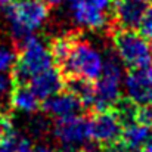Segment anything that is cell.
<instances>
[{"mask_svg": "<svg viewBox=\"0 0 152 152\" xmlns=\"http://www.w3.org/2000/svg\"><path fill=\"white\" fill-rule=\"evenodd\" d=\"M77 25L93 31L112 25L114 0H68Z\"/></svg>", "mask_w": 152, "mask_h": 152, "instance_id": "8992f818", "label": "cell"}, {"mask_svg": "<svg viewBox=\"0 0 152 152\" xmlns=\"http://www.w3.org/2000/svg\"><path fill=\"white\" fill-rule=\"evenodd\" d=\"M142 152H152V130L146 139V142H145V145H143V148H142Z\"/></svg>", "mask_w": 152, "mask_h": 152, "instance_id": "cb8c5ba5", "label": "cell"}, {"mask_svg": "<svg viewBox=\"0 0 152 152\" xmlns=\"http://www.w3.org/2000/svg\"><path fill=\"white\" fill-rule=\"evenodd\" d=\"M83 109H86L83 102L68 89L58 92L43 102V111L56 120L80 115Z\"/></svg>", "mask_w": 152, "mask_h": 152, "instance_id": "8fae6325", "label": "cell"}, {"mask_svg": "<svg viewBox=\"0 0 152 152\" xmlns=\"http://www.w3.org/2000/svg\"><path fill=\"white\" fill-rule=\"evenodd\" d=\"M123 127L118 114L112 108L95 111L90 118V139L102 149L121 139Z\"/></svg>", "mask_w": 152, "mask_h": 152, "instance_id": "52a82bcc", "label": "cell"}, {"mask_svg": "<svg viewBox=\"0 0 152 152\" xmlns=\"http://www.w3.org/2000/svg\"><path fill=\"white\" fill-rule=\"evenodd\" d=\"M33 152H55L53 149H50L49 146H37V148H34Z\"/></svg>", "mask_w": 152, "mask_h": 152, "instance_id": "d4e9b609", "label": "cell"}, {"mask_svg": "<svg viewBox=\"0 0 152 152\" xmlns=\"http://www.w3.org/2000/svg\"><path fill=\"white\" fill-rule=\"evenodd\" d=\"M139 28H140V34L143 37H146L148 40H152V4L148 6V9L139 24Z\"/></svg>", "mask_w": 152, "mask_h": 152, "instance_id": "d6986e66", "label": "cell"}, {"mask_svg": "<svg viewBox=\"0 0 152 152\" xmlns=\"http://www.w3.org/2000/svg\"><path fill=\"white\" fill-rule=\"evenodd\" d=\"M27 84L30 86V89L36 93V96L40 101H45L53 95H56L58 92L64 90L65 77L58 66H50L42 71L40 74L34 75Z\"/></svg>", "mask_w": 152, "mask_h": 152, "instance_id": "7c38bea8", "label": "cell"}, {"mask_svg": "<svg viewBox=\"0 0 152 152\" xmlns=\"http://www.w3.org/2000/svg\"><path fill=\"white\" fill-rule=\"evenodd\" d=\"M48 132V121L46 118H34L31 123V134L34 136H43Z\"/></svg>", "mask_w": 152, "mask_h": 152, "instance_id": "7402d4cb", "label": "cell"}, {"mask_svg": "<svg viewBox=\"0 0 152 152\" xmlns=\"http://www.w3.org/2000/svg\"><path fill=\"white\" fill-rule=\"evenodd\" d=\"M43 1H46L49 6H56V4L62 3V0H43Z\"/></svg>", "mask_w": 152, "mask_h": 152, "instance_id": "4316f807", "label": "cell"}, {"mask_svg": "<svg viewBox=\"0 0 152 152\" xmlns=\"http://www.w3.org/2000/svg\"><path fill=\"white\" fill-rule=\"evenodd\" d=\"M18 52L9 46H0V72H12Z\"/></svg>", "mask_w": 152, "mask_h": 152, "instance_id": "ac0fdd59", "label": "cell"}, {"mask_svg": "<svg viewBox=\"0 0 152 152\" xmlns=\"http://www.w3.org/2000/svg\"><path fill=\"white\" fill-rule=\"evenodd\" d=\"M9 105L21 112L25 114H34L40 108V99L36 96V93L30 89L25 83H15L10 95H9Z\"/></svg>", "mask_w": 152, "mask_h": 152, "instance_id": "4fadbf2b", "label": "cell"}, {"mask_svg": "<svg viewBox=\"0 0 152 152\" xmlns=\"http://www.w3.org/2000/svg\"><path fill=\"white\" fill-rule=\"evenodd\" d=\"M101 152H140V151H137V149H134V148L129 146L127 143H124V142L120 139V140L114 142L112 145L102 148Z\"/></svg>", "mask_w": 152, "mask_h": 152, "instance_id": "44dd1931", "label": "cell"}, {"mask_svg": "<svg viewBox=\"0 0 152 152\" xmlns=\"http://www.w3.org/2000/svg\"><path fill=\"white\" fill-rule=\"evenodd\" d=\"M16 48L18 56L12 69V77L15 83L27 84L34 75L53 66V58L49 46H46L40 39L34 37L33 34Z\"/></svg>", "mask_w": 152, "mask_h": 152, "instance_id": "7a4b0ae2", "label": "cell"}, {"mask_svg": "<svg viewBox=\"0 0 152 152\" xmlns=\"http://www.w3.org/2000/svg\"><path fill=\"white\" fill-rule=\"evenodd\" d=\"M15 1H18V0H0V4L7 6V4H12V3H15Z\"/></svg>", "mask_w": 152, "mask_h": 152, "instance_id": "83f0119b", "label": "cell"}, {"mask_svg": "<svg viewBox=\"0 0 152 152\" xmlns=\"http://www.w3.org/2000/svg\"><path fill=\"white\" fill-rule=\"evenodd\" d=\"M103 58L96 50L92 43L81 39L78 34L75 42L68 53L66 59L61 66H58L65 80L66 78H83L89 81H95L102 72Z\"/></svg>", "mask_w": 152, "mask_h": 152, "instance_id": "3957f363", "label": "cell"}, {"mask_svg": "<svg viewBox=\"0 0 152 152\" xmlns=\"http://www.w3.org/2000/svg\"><path fill=\"white\" fill-rule=\"evenodd\" d=\"M12 130V120L9 114H0V139Z\"/></svg>", "mask_w": 152, "mask_h": 152, "instance_id": "603a6c76", "label": "cell"}, {"mask_svg": "<svg viewBox=\"0 0 152 152\" xmlns=\"http://www.w3.org/2000/svg\"><path fill=\"white\" fill-rule=\"evenodd\" d=\"M64 152H90L87 149H80V148H69V149H64Z\"/></svg>", "mask_w": 152, "mask_h": 152, "instance_id": "484cf974", "label": "cell"}, {"mask_svg": "<svg viewBox=\"0 0 152 152\" xmlns=\"http://www.w3.org/2000/svg\"><path fill=\"white\" fill-rule=\"evenodd\" d=\"M0 152H33V146L25 136L10 130L0 139Z\"/></svg>", "mask_w": 152, "mask_h": 152, "instance_id": "e0dca14e", "label": "cell"}, {"mask_svg": "<svg viewBox=\"0 0 152 152\" xmlns=\"http://www.w3.org/2000/svg\"><path fill=\"white\" fill-rule=\"evenodd\" d=\"M126 98L137 106L152 105V68L139 66L130 68L124 77Z\"/></svg>", "mask_w": 152, "mask_h": 152, "instance_id": "9c48e42d", "label": "cell"}, {"mask_svg": "<svg viewBox=\"0 0 152 152\" xmlns=\"http://www.w3.org/2000/svg\"><path fill=\"white\" fill-rule=\"evenodd\" d=\"M15 86V80L12 74L9 75L7 72H0V98H7Z\"/></svg>", "mask_w": 152, "mask_h": 152, "instance_id": "ffe728a7", "label": "cell"}, {"mask_svg": "<svg viewBox=\"0 0 152 152\" xmlns=\"http://www.w3.org/2000/svg\"><path fill=\"white\" fill-rule=\"evenodd\" d=\"M115 53L129 68H139L151 65V46L148 39L134 30L118 28L111 33Z\"/></svg>", "mask_w": 152, "mask_h": 152, "instance_id": "5b68a950", "label": "cell"}, {"mask_svg": "<svg viewBox=\"0 0 152 152\" xmlns=\"http://www.w3.org/2000/svg\"><path fill=\"white\" fill-rule=\"evenodd\" d=\"M65 86L69 92H72L80 101L83 102L84 108L93 109L95 105V83L83 78H66Z\"/></svg>", "mask_w": 152, "mask_h": 152, "instance_id": "9a60e30c", "label": "cell"}, {"mask_svg": "<svg viewBox=\"0 0 152 152\" xmlns=\"http://www.w3.org/2000/svg\"><path fill=\"white\" fill-rule=\"evenodd\" d=\"M53 134L64 149L77 148L90 139V118L83 115L59 118L53 126Z\"/></svg>", "mask_w": 152, "mask_h": 152, "instance_id": "ba28073f", "label": "cell"}, {"mask_svg": "<svg viewBox=\"0 0 152 152\" xmlns=\"http://www.w3.org/2000/svg\"><path fill=\"white\" fill-rule=\"evenodd\" d=\"M148 6V0H114L112 24L118 28L134 30L139 27Z\"/></svg>", "mask_w": 152, "mask_h": 152, "instance_id": "30bf717a", "label": "cell"}, {"mask_svg": "<svg viewBox=\"0 0 152 152\" xmlns=\"http://www.w3.org/2000/svg\"><path fill=\"white\" fill-rule=\"evenodd\" d=\"M4 16L10 25L15 46H18L46 22L49 4L43 0H18L6 6Z\"/></svg>", "mask_w": 152, "mask_h": 152, "instance_id": "6da1fadb", "label": "cell"}, {"mask_svg": "<svg viewBox=\"0 0 152 152\" xmlns=\"http://www.w3.org/2000/svg\"><path fill=\"white\" fill-rule=\"evenodd\" d=\"M75 37H77L75 33H68V34H62V36L52 39L50 45H49V50H50V55L56 66H61L64 64V61L66 59L68 53L75 42Z\"/></svg>", "mask_w": 152, "mask_h": 152, "instance_id": "2e32d148", "label": "cell"}, {"mask_svg": "<svg viewBox=\"0 0 152 152\" xmlns=\"http://www.w3.org/2000/svg\"><path fill=\"white\" fill-rule=\"evenodd\" d=\"M151 62H152V48H151Z\"/></svg>", "mask_w": 152, "mask_h": 152, "instance_id": "f1b7e54d", "label": "cell"}, {"mask_svg": "<svg viewBox=\"0 0 152 152\" xmlns=\"http://www.w3.org/2000/svg\"><path fill=\"white\" fill-rule=\"evenodd\" d=\"M121 81L123 62L115 52H106L101 75L95 80L93 111L109 109L121 99Z\"/></svg>", "mask_w": 152, "mask_h": 152, "instance_id": "277c9868", "label": "cell"}, {"mask_svg": "<svg viewBox=\"0 0 152 152\" xmlns=\"http://www.w3.org/2000/svg\"><path fill=\"white\" fill-rule=\"evenodd\" d=\"M151 133V127L139 123V121H133L130 124H126L123 127V133H121V140L124 143H127L129 146L137 149L142 152V148L148 139Z\"/></svg>", "mask_w": 152, "mask_h": 152, "instance_id": "5bb4252c", "label": "cell"}]
</instances>
